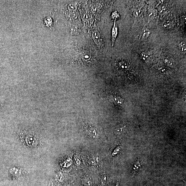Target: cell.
I'll list each match as a JSON object with an SVG mask.
<instances>
[{
  "label": "cell",
  "instance_id": "cell-1",
  "mask_svg": "<svg viewBox=\"0 0 186 186\" xmlns=\"http://www.w3.org/2000/svg\"><path fill=\"white\" fill-rule=\"evenodd\" d=\"M87 133L91 138L93 139H97L99 136V133L97 129L95 127H89L87 129Z\"/></svg>",
  "mask_w": 186,
  "mask_h": 186
},
{
  "label": "cell",
  "instance_id": "cell-2",
  "mask_svg": "<svg viewBox=\"0 0 186 186\" xmlns=\"http://www.w3.org/2000/svg\"><path fill=\"white\" fill-rule=\"evenodd\" d=\"M92 38L94 42L97 45H100L101 44V39L100 34L97 30H94L93 32L92 35Z\"/></svg>",
  "mask_w": 186,
  "mask_h": 186
},
{
  "label": "cell",
  "instance_id": "cell-3",
  "mask_svg": "<svg viewBox=\"0 0 186 186\" xmlns=\"http://www.w3.org/2000/svg\"><path fill=\"white\" fill-rule=\"evenodd\" d=\"M118 34V28L117 25V24L116 21L114 22V25L112 30V44L113 47L114 46L115 41L116 39L117 36Z\"/></svg>",
  "mask_w": 186,
  "mask_h": 186
},
{
  "label": "cell",
  "instance_id": "cell-4",
  "mask_svg": "<svg viewBox=\"0 0 186 186\" xmlns=\"http://www.w3.org/2000/svg\"><path fill=\"white\" fill-rule=\"evenodd\" d=\"M127 126L126 125L123 124L119 125L115 129V134L118 135H123L127 130Z\"/></svg>",
  "mask_w": 186,
  "mask_h": 186
},
{
  "label": "cell",
  "instance_id": "cell-5",
  "mask_svg": "<svg viewBox=\"0 0 186 186\" xmlns=\"http://www.w3.org/2000/svg\"><path fill=\"white\" fill-rule=\"evenodd\" d=\"M100 161V157L98 156L94 155L90 159L89 161V163L91 165H96L99 164Z\"/></svg>",
  "mask_w": 186,
  "mask_h": 186
},
{
  "label": "cell",
  "instance_id": "cell-6",
  "mask_svg": "<svg viewBox=\"0 0 186 186\" xmlns=\"http://www.w3.org/2000/svg\"><path fill=\"white\" fill-rule=\"evenodd\" d=\"M141 167V164L139 161H138L135 162L133 163L132 168V173L134 174L136 173L140 169Z\"/></svg>",
  "mask_w": 186,
  "mask_h": 186
},
{
  "label": "cell",
  "instance_id": "cell-7",
  "mask_svg": "<svg viewBox=\"0 0 186 186\" xmlns=\"http://www.w3.org/2000/svg\"><path fill=\"white\" fill-rule=\"evenodd\" d=\"M26 142L29 145L31 146H34L37 145V141L35 138L32 136H29L26 139Z\"/></svg>",
  "mask_w": 186,
  "mask_h": 186
},
{
  "label": "cell",
  "instance_id": "cell-8",
  "mask_svg": "<svg viewBox=\"0 0 186 186\" xmlns=\"http://www.w3.org/2000/svg\"><path fill=\"white\" fill-rule=\"evenodd\" d=\"M150 34V31L149 30L147 29H143L141 33V38L143 39H146L149 37Z\"/></svg>",
  "mask_w": 186,
  "mask_h": 186
},
{
  "label": "cell",
  "instance_id": "cell-9",
  "mask_svg": "<svg viewBox=\"0 0 186 186\" xmlns=\"http://www.w3.org/2000/svg\"><path fill=\"white\" fill-rule=\"evenodd\" d=\"M10 172L13 176H15V177H19L21 175V172L19 169H17L16 168H13L11 169L10 170Z\"/></svg>",
  "mask_w": 186,
  "mask_h": 186
},
{
  "label": "cell",
  "instance_id": "cell-10",
  "mask_svg": "<svg viewBox=\"0 0 186 186\" xmlns=\"http://www.w3.org/2000/svg\"><path fill=\"white\" fill-rule=\"evenodd\" d=\"M151 54L149 52L144 51L141 53V57L144 60H146L150 57Z\"/></svg>",
  "mask_w": 186,
  "mask_h": 186
},
{
  "label": "cell",
  "instance_id": "cell-11",
  "mask_svg": "<svg viewBox=\"0 0 186 186\" xmlns=\"http://www.w3.org/2000/svg\"><path fill=\"white\" fill-rule=\"evenodd\" d=\"M178 47L180 51L182 52H185L186 51V42H181L178 44Z\"/></svg>",
  "mask_w": 186,
  "mask_h": 186
},
{
  "label": "cell",
  "instance_id": "cell-12",
  "mask_svg": "<svg viewBox=\"0 0 186 186\" xmlns=\"http://www.w3.org/2000/svg\"><path fill=\"white\" fill-rule=\"evenodd\" d=\"M119 66L121 69L123 70H126L128 68V64L125 61L121 62L119 64Z\"/></svg>",
  "mask_w": 186,
  "mask_h": 186
},
{
  "label": "cell",
  "instance_id": "cell-13",
  "mask_svg": "<svg viewBox=\"0 0 186 186\" xmlns=\"http://www.w3.org/2000/svg\"><path fill=\"white\" fill-rule=\"evenodd\" d=\"M81 55L83 58L85 60H88L90 59V57H91V55L90 53L86 51H84L83 52H82Z\"/></svg>",
  "mask_w": 186,
  "mask_h": 186
},
{
  "label": "cell",
  "instance_id": "cell-14",
  "mask_svg": "<svg viewBox=\"0 0 186 186\" xmlns=\"http://www.w3.org/2000/svg\"><path fill=\"white\" fill-rule=\"evenodd\" d=\"M112 18V19L113 20L116 21L120 18V16H119V14L118 13L117 11H113L112 13L111 16Z\"/></svg>",
  "mask_w": 186,
  "mask_h": 186
},
{
  "label": "cell",
  "instance_id": "cell-15",
  "mask_svg": "<svg viewBox=\"0 0 186 186\" xmlns=\"http://www.w3.org/2000/svg\"><path fill=\"white\" fill-rule=\"evenodd\" d=\"M121 146H118V147H117V148L113 150V151L112 153V155L113 156H114L118 154V153H119L121 152Z\"/></svg>",
  "mask_w": 186,
  "mask_h": 186
},
{
  "label": "cell",
  "instance_id": "cell-16",
  "mask_svg": "<svg viewBox=\"0 0 186 186\" xmlns=\"http://www.w3.org/2000/svg\"><path fill=\"white\" fill-rule=\"evenodd\" d=\"M56 178L58 181L60 182H62L64 181L65 178L61 173L60 172L58 173L56 176Z\"/></svg>",
  "mask_w": 186,
  "mask_h": 186
},
{
  "label": "cell",
  "instance_id": "cell-17",
  "mask_svg": "<svg viewBox=\"0 0 186 186\" xmlns=\"http://www.w3.org/2000/svg\"><path fill=\"white\" fill-rule=\"evenodd\" d=\"M163 27L165 28H169L171 27L172 24L170 22L168 21V22H166L164 23L163 24Z\"/></svg>",
  "mask_w": 186,
  "mask_h": 186
},
{
  "label": "cell",
  "instance_id": "cell-18",
  "mask_svg": "<svg viewBox=\"0 0 186 186\" xmlns=\"http://www.w3.org/2000/svg\"><path fill=\"white\" fill-rule=\"evenodd\" d=\"M71 31L72 32V33L73 34H79L78 29V28L75 26H74L72 28Z\"/></svg>",
  "mask_w": 186,
  "mask_h": 186
},
{
  "label": "cell",
  "instance_id": "cell-19",
  "mask_svg": "<svg viewBox=\"0 0 186 186\" xmlns=\"http://www.w3.org/2000/svg\"><path fill=\"white\" fill-rule=\"evenodd\" d=\"M106 181V177L104 176L101 179V186H104Z\"/></svg>",
  "mask_w": 186,
  "mask_h": 186
},
{
  "label": "cell",
  "instance_id": "cell-20",
  "mask_svg": "<svg viewBox=\"0 0 186 186\" xmlns=\"http://www.w3.org/2000/svg\"><path fill=\"white\" fill-rule=\"evenodd\" d=\"M165 62L168 65L171 66L172 65V62L168 59H165Z\"/></svg>",
  "mask_w": 186,
  "mask_h": 186
},
{
  "label": "cell",
  "instance_id": "cell-21",
  "mask_svg": "<svg viewBox=\"0 0 186 186\" xmlns=\"http://www.w3.org/2000/svg\"><path fill=\"white\" fill-rule=\"evenodd\" d=\"M83 182H84L85 184H90V181L88 178H85L84 179L83 181Z\"/></svg>",
  "mask_w": 186,
  "mask_h": 186
},
{
  "label": "cell",
  "instance_id": "cell-22",
  "mask_svg": "<svg viewBox=\"0 0 186 186\" xmlns=\"http://www.w3.org/2000/svg\"><path fill=\"white\" fill-rule=\"evenodd\" d=\"M114 186H119V183L118 181L117 182L115 183Z\"/></svg>",
  "mask_w": 186,
  "mask_h": 186
},
{
  "label": "cell",
  "instance_id": "cell-23",
  "mask_svg": "<svg viewBox=\"0 0 186 186\" xmlns=\"http://www.w3.org/2000/svg\"></svg>",
  "mask_w": 186,
  "mask_h": 186
}]
</instances>
